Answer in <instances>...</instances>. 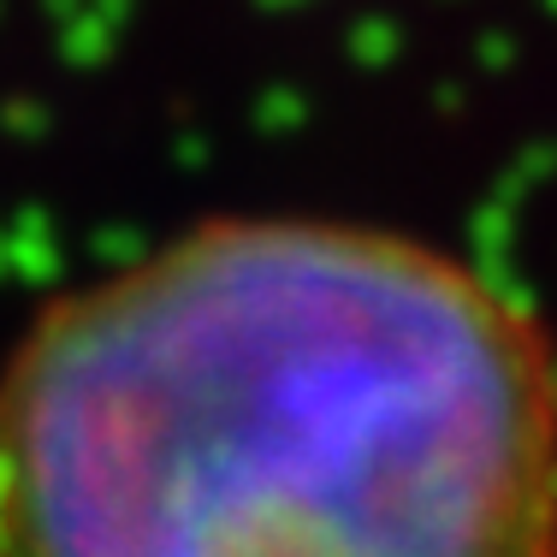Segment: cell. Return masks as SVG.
Instances as JSON below:
<instances>
[{
    "mask_svg": "<svg viewBox=\"0 0 557 557\" xmlns=\"http://www.w3.org/2000/svg\"><path fill=\"white\" fill-rule=\"evenodd\" d=\"M0 557H557V344L386 225H190L0 356Z\"/></svg>",
    "mask_w": 557,
    "mask_h": 557,
    "instance_id": "obj_1",
    "label": "cell"
}]
</instances>
